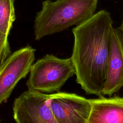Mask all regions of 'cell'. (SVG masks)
<instances>
[{
	"instance_id": "7c38bea8",
	"label": "cell",
	"mask_w": 123,
	"mask_h": 123,
	"mask_svg": "<svg viewBox=\"0 0 123 123\" xmlns=\"http://www.w3.org/2000/svg\"></svg>"
},
{
	"instance_id": "ba28073f",
	"label": "cell",
	"mask_w": 123,
	"mask_h": 123,
	"mask_svg": "<svg viewBox=\"0 0 123 123\" xmlns=\"http://www.w3.org/2000/svg\"><path fill=\"white\" fill-rule=\"evenodd\" d=\"M91 104L87 123H123V97L89 99Z\"/></svg>"
},
{
	"instance_id": "5b68a950",
	"label": "cell",
	"mask_w": 123,
	"mask_h": 123,
	"mask_svg": "<svg viewBox=\"0 0 123 123\" xmlns=\"http://www.w3.org/2000/svg\"><path fill=\"white\" fill-rule=\"evenodd\" d=\"M49 95L31 90L24 92L14 100L16 123H58L49 106Z\"/></svg>"
},
{
	"instance_id": "3957f363",
	"label": "cell",
	"mask_w": 123,
	"mask_h": 123,
	"mask_svg": "<svg viewBox=\"0 0 123 123\" xmlns=\"http://www.w3.org/2000/svg\"><path fill=\"white\" fill-rule=\"evenodd\" d=\"M26 83L28 90L41 93L58 92L66 81L75 74L70 58L60 59L47 54L31 66Z\"/></svg>"
},
{
	"instance_id": "52a82bcc",
	"label": "cell",
	"mask_w": 123,
	"mask_h": 123,
	"mask_svg": "<svg viewBox=\"0 0 123 123\" xmlns=\"http://www.w3.org/2000/svg\"><path fill=\"white\" fill-rule=\"evenodd\" d=\"M123 87V39L119 28L110 37L107 73L102 94L111 96Z\"/></svg>"
},
{
	"instance_id": "8fae6325",
	"label": "cell",
	"mask_w": 123,
	"mask_h": 123,
	"mask_svg": "<svg viewBox=\"0 0 123 123\" xmlns=\"http://www.w3.org/2000/svg\"><path fill=\"white\" fill-rule=\"evenodd\" d=\"M119 29L122 33V37H123V19L122 24H121L120 27L119 28Z\"/></svg>"
},
{
	"instance_id": "8992f818",
	"label": "cell",
	"mask_w": 123,
	"mask_h": 123,
	"mask_svg": "<svg viewBox=\"0 0 123 123\" xmlns=\"http://www.w3.org/2000/svg\"><path fill=\"white\" fill-rule=\"evenodd\" d=\"M49 104L58 123H87L91 109L89 99L74 93L49 95Z\"/></svg>"
},
{
	"instance_id": "9c48e42d",
	"label": "cell",
	"mask_w": 123,
	"mask_h": 123,
	"mask_svg": "<svg viewBox=\"0 0 123 123\" xmlns=\"http://www.w3.org/2000/svg\"><path fill=\"white\" fill-rule=\"evenodd\" d=\"M15 0H0V31L8 36L15 19Z\"/></svg>"
},
{
	"instance_id": "277c9868",
	"label": "cell",
	"mask_w": 123,
	"mask_h": 123,
	"mask_svg": "<svg viewBox=\"0 0 123 123\" xmlns=\"http://www.w3.org/2000/svg\"><path fill=\"white\" fill-rule=\"evenodd\" d=\"M36 49L30 46L11 54L0 66V105L11 95L18 82L29 73Z\"/></svg>"
},
{
	"instance_id": "30bf717a",
	"label": "cell",
	"mask_w": 123,
	"mask_h": 123,
	"mask_svg": "<svg viewBox=\"0 0 123 123\" xmlns=\"http://www.w3.org/2000/svg\"><path fill=\"white\" fill-rule=\"evenodd\" d=\"M10 45L8 41V35L0 31V66L11 54Z\"/></svg>"
},
{
	"instance_id": "6da1fadb",
	"label": "cell",
	"mask_w": 123,
	"mask_h": 123,
	"mask_svg": "<svg viewBox=\"0 0 123 123\" xmlns=\"http://www.w3.org/2000/svg\"><path fill=\"white\" fill-rule=\"evenodd\" d=\"M112 24L110 13L103 10L72 29L74 44L71 58L76 82L87 94L98 97L102 96L106 77Z\"/></svg>"
},
{
	"instance_id": "7a4b0ae2",
	"label": "cell",
	"mask_w": 123,
	"mask_h": 123,
	"mask_svg": "<svg viewBox=\"0 0 123 123\" xmlns=\"http://www.w3.org/2000/svg\"><path fill=\"white\" fill-rule=\"evenodd\" d=\"M98 0H45L34 22L36 40L78 25L95 13Z\"/></svg>"
}]
</instances>
